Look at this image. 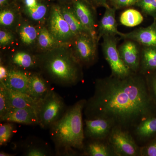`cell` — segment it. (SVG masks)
I'll return each mask as SVG.
<instances>
[{
	"mask_svg": "<svg viewBox=\"0 0 156 156\" xmlns=\"http://www.w3.org/2000/svg\"><path fill=\"white\" fill-rule=\"evenodd\" d=\"M152 100L145 79L137 73L123 78L98 79L94 95L87 100L86 119H106L127 130L150 117Z\"/></svg>",
	"mask_w": 156,
	"mask_h": 156,
	"instance_id": "cell-1",
	"label": "cell"
},
{
	"mask_svg": "<svg viewBox=\"0 0 156 156\" xmlns=\"http://www.w3.org/2000/svg\"><path fill=\"white\" fill-rule=\"evenodd\" d=\"M87 100L81 99L66 109L62 117L50 128L56 154L72 156L83 150L85 144L83 112Z\"/></svg>",
	"mask_w": 156,
	"mask_h": 156,
	"instance_id": "cell-2",
	"label": "cell"
},
{
	"mask_svg": "<svg viewBox=\"0 0 156 156\" xmlns=\"http://www.w3.org/2000/svg\"><path fill=\"white\" fill-rule=\"evenodd\" d=\"M82 66L72 52L58 50H50L42 57L40 67L54 83L71 87L82 80Z\"/></svg>",
	"mask_w": 156,
	"mask_h": 156,
	"instance_id": "cell-3",
	"label": "cell"
},
{
	"mask_svg": "<svg viewBox=\"0 0 156 156\" xmlns=\"http://www.w3.org/2000/svg\"><path fill=\"white\" fill-rule=\"evenodd\" d=\"M66 109L63 98L51 89L41 101L37 111L38 125L44 129L50 128L62 117Z\"/></svg>",
	"mask_w": 156,
	"mask_h": 156,
	"instance_id": "cell-4",
	"label": "cell"
},
{
	"mask_svg": "<svg viewBox=\"0 0 156 156\" xmlns=\"http://www.w3.org/2000/svg\"><path fill=\"white\" fill-rule=\"evenodd\" d=\"M108 139L115 155L136 156L140 155V149L126 129L115 126Z\"/></svg>",
	"mask_w": 156,
	"mask_h": 156,
	"instance_id": "cell-5",
	"label": "cell"
},
{
	"mask_svg": "<svg viewBox=\"0 0 156 156\" xmlns=\"http://www.w3.org/2000/svg\"><path fill=\"white\" fill-rule=\"evenodd\" d=\"M102 48L104 55L111 68L112 75L123 78L131 74L132 71L126 65L120 57L117 47V39L113 36L103 37Z\"/></svg>",
	"mask_w": 156,
	"mask_h": 156,
	"instance_id": "cell-6",
	"label": "cell"
},
{
	"mask_svg": "<svg viewBox=\"0 0 156 156\" xmlns=\"http://www.w3.org/2000/svg\"><path fill=\"white\" fill-rule=\"evenodd\" d=\"M74 56L81 65L89 66L92 64L96 58L97 37L89 33H83L73 39Z\"/></svg>",
	"mask_w": 156,
	"mask_h": 156,
	"instance_id": "cell-7",
	"label": "cell"
},
{
	"mask_svg": "<svg viewBox=\"0 0 156 156\" xmlns=\"http://www.w3.org/2000/svg\"><path fill=\"white\" fill-rule=\"evenodd\" d=\"M49 30L61 44L70 41L75 37L62 15L61 8L58 6H54L51 10Z\"/></svg>",
	"mask_w": 156,
	"mask_h": 156,
	"instance_id": "cell-8",
	"label": "cell"
},
{
	"mask_svg": "<svg viewBox=\"0 0 156 156\" xmlns=\"http://www.w3.org/2000/svg\"><path fill=\"white\" fill-rule=\"evenodd\" d=\"M84 134L91 140H105L114 127V123L106 119H86Z\"/></svg>",
	"mask_w": 156,
	"mask_h": 156,
	"instance_id": "cell-9",
	"label": "cell"
},
{
	"mask_svg": "<svg viewBox=\"0 0 156 156\" xmlns=\"http://www.w3.org/2000/svg\"><path fill=\"white\" fill-rule=\"evenodd\" d=\"M121 37L131 40L144 47H156V19L146 27H140L128 33L120 32Z\"/></svg>",
	"mask_w": 156,
	"mask_h": 156,
	"instance_id": "cell-10",
	"label": "cell"
},
{
	"mask_svg": "<svg viewBox=\"0 0 156 156\" xmlns=\"http://www.w3.org/2000/svg\"><path fill=\"white\" fill-rule=\"evenodd\" d=\"M136 43L128 40L118 48L122 60L133 73H137L140 66V53Z\"/></svg>",
	"mask_w": 156,
	"mask_h": 156,
	"instance_id": "cell-11",
	"label": "cell"
},
{
	"mask_svg": "<svg viewBox=\"0 0 156 156\" xmlns=\"http://www.w3.org/2000/svg\"><path fill=\"white\" fill-rule=\"evenodd\" d=\"M0 120L1 122L26 125L39 124L37 111L31 108H11Z\"/></svg>",
	"mask_w": 156,
	"mask_h": 156,
	"instance_id": "cell-12",
	"label": "cell"
},
{
	"mask_svg": "<svg viewBox=\"0 0 156 156\" xmlns=\"http://www.w3.org/2000/svg\"><path fill=\"white\" fill-rule=\"evenodd\" d=\"M30 76L22 70L10 68L5 80L2 83L8 89L28 94Z\"/></svg>",
	"mask_w": 156,
	"mask_h": 156,
	"instance_id": "cell-13",
	"label": "cell"
},
{
	"mask_svg": "<svg viewBox=\"0 0 156 156\" xmlns=\"http://www.w3.org/2000/svg\"><path fill=\"white\" fill-rule=\"evenodd\" d=\"M74 12L82 24L91 34L97 37L95 31V21L92 9L84 0H75Z\"/></svg>",
	"mask_w": 156,
	"mask_h": 156,
	"instance_id": "cell-14",
	"label": "cell"
},
{
	"mask_svg": "<svg viewBox=\"0 0 156 156\" xmlns=\"http://www.w3.org/2000/svg\"><path fill=\"white\" fill-rule=\"evenodd\" d=\"M105 11L103 17L101 20L98 27V41L105 36L119 35L120 32L118 30L117 23L115 20L116 9L108 5L105 7Z\"/></svg>",
	"mask_w": 156,
	"mask_h": 156,
	"instance_id": "cell-15",
	"label": "cell"
},
{
	"mask_svg": "<svg viewBox=\"0 0 156 156\" xmlns=\"http://www.w3.org/2000/svg\"><path fill=\"white\" fill-rule=\"evenodd\" d=\"M5 87L11 108H31L37 111L42 99L35 100L28 94L16 92Z\"/></svg>",
	"mask_w": 156,
	"mask_h": 156,
	"instance_id": "cell-16",
	"label": "cell"
},
{
	"mask_svg": "<svg viewBox=\"0 0 156 156\" xmlns=\"http://www.w3.org/2000/svg\"><path fill=\"white\" fill-rule=\"evenodd\" d=\"M51 89L48 82L40 74L30 75L28 94L34 99H44Z\"/></svg>",
	"mask_w": 156,
	"mask_h": 156,
	"instance_id": "cell-17",
	"label": "cell"
},
{
	"mask_svg": "<svg viewBox=\"0 0 156 156\" xmlns=\"http://www.w3.org/2000/svg\"><path fill=\"white\" fill-rule=\"evenodd\" d=\"M104 140H92L83 149L84 154L90 156L115 155L109 144Z\"/></svg>",
	"mask_w": 156,
	"mask_h": 156,
	"instance_id": "cell-18",
	"label": "cell"
},
{
	"mask_svg": "<svg viewBox=\"0 0 156 156\" xmlns=\"http://www.w3.org/2000/svg\"><path fill=\"white\" fill-rule=\"evenodd\" d=\"M140 69L142 73L156 69V47H144L140 53Z\"/></svg>",
	"mask_w": 156,
	"mask_h": 156,
	"instance_id": "cell-19",
	"label": "cell"
},
{
	"mask_svg": "<svg viewBox=\"0 0 156 156\" xmlns=\"http://www.w3.org/2000/svg\"><path fill=\"white\" fill-rule=\"evenodd\" d=\"M11 62V65L14 66V68L26 69L34 68L36 66H39L40 67L41 59L37 60L34 57L28 53L18 52L15 53L12 56Z\"/></svg>",
	"mask_w": 156,
	"mask_h": 156,
	"instance_id": "cell-20",
	"label": "cell"
},
{
	"mask_svg": "<svg viewBox=\"0 0 156 156\" xmlns=\"http://www.w3.org/2000/svg\"><path fill=\"white\" fill-rule=\"evenodd\" d=\"M156 133V117H149L135 127V134L140 139H145Z\"/></svg>",
	"mask_w": 156,
	"mask_h": 156,
	"instance_id": "cell-21",
	"label": "cell"
},
{
	"mask_svg": "<svg viewBox=\"0 0 156 156\" xmlns=\"http://www.w3.org/2000/svg\"><path fill=\"white\" fill-rule=\"evenodd\" d=\"M61 9L62 15L69 25L71 30L75 37L83 33H91L89 31L84 27L78 19L73 9H71L67 8H63Z\"/></svg>",
	"mask_w": 156,
	"mask_h": 156,
	"instance_id": "cell-22",
	"label": "cell"
},
{
	"mask_svg": "<svg viewBox=\"0 0 156 156\" xmlns=\"http://www.w3.org/2000/svg\"><path fill=\"white\" fill-rule=\"evenodd\" d=\"M144 17L139 11L134 9H127L121 14L120 21L122 25L134 27L143 22Z\"/></svg>",
	"mask_w": 156,
	"mask_h": 156,
	"instance_id": "cell-23",
	"label": "cell"
},
{
	"mask_svg": "<svg viewBox=\"0 0 156 156\" xmlns=\"http://www.w3.org/2000/svg\"><path fill=\"white\" fill-rule=\"evenodd\" d=\"M40 48L44 50H54L61 44L57 41L48 29H41L38 38Z\"/></svg>",
	"mask_w": 156,
	"mask_h": 156,
	"instance_id": "cell-24",
	"label": "cell"
},
{
	"mask_svg": "<svg viewBox=\"0 0 156 156\" xmlns=\"http://www.w3.org/2000/svg\"><path fill=\"white\" fill-rule=\"evenodd\" d=\"M20 38L23 44L30 45L35 41L37 37L36 28L30 25L23 26L20 31Z\"/></svg>",
	"mask_w": 156,
	"mask_h": 156,
	"instance_id": "cell-25",
	"label": "cell"
},
{
	"mask_svg": "<svg viewBox=\"0 0 156 156\" xmlns=\"http://www.w3.org/2000/svg\"><path fill=\"white\" fill-rule=\"evenodd\" d=\"M14 131L13 123L5 122L0 126V145H5L11 140Z\"/></svg>",
	"mask_w": 156,
	"mask_h": 156,
	"instance_id": "cell-26",
	"label": "cell"
},
{
	"mask_svg": "<svg viewBox=\"0 0 156 156\" xmlns=\"http://www.w3.org/2000/svg\"><path fill=\"white\" fill-rule=\"evenodd\" d=\"M135 5L144 14L156 19V0H138Z\"/></svg>",
	"mask_w": 156,
	"mask_h": 156,
	"instance_id": "cell-27",
	"label": "cell"
},
{
	"mask_svg": "<svg viewBox=\"0 0 156 156\" xmlns=\"http://www.w3.org/2000/svg\"><path fill=\"white\" fill-rule=\"evenodd\" d=\"M11 108L5 88L2 83H0V118L4 116Z\"/></svg>",
	"mask_w": 156,
	"mask_h": 156,
	"instance_id": "cell-28",
	"label": "cell"
},
{
	"mask_svg": "<svg viewBox=\"0 0 156 156\" xmlns=\"http://www.w3.org/2000/svg\"><path fill=\"white\" fill-rule=\"evenodd\" d=\"M26 11L31 18L34 20H39L45 17L47 9L44 5L38 3L34 8H27Z\"/></svg>",
	"mask_w": 156,
	"mask_h": 156,
	"instance_id": "cell-29",
	"label": "cell"
},
{
	"mask_svg": "<svg viewBox=\"0 0 156 156\" xmlns=\"http://www.w3.org/2000/svg\"><path fill=\"white\" fill-rule=\"evenodd\" d=\"M23 155L26 156H47L50 155V152L44 147L37 145L29 146L23 152Z\"/></svg>",
	"mask_w": 156,
	"mask_h": 156,
	"instance_id": "cell-30",
	"label": "cell"
},
{
	"mask_svg": "<svg viewBox=\"0 0 156 156\" xmlns=\"http://www.w3.org/2000/svg\"><path fill=\"white\" fill-rule=\"evenodd\" d=\"M15 15L13 11L10 10H4L0 13V23L3 26L8 27L13 24Z\"/></svg>",
	"mask_w": 156,
	"mask_h": 156,
	"instance_id": "cell-31",
	"label": "cell"
},
{
	"mask_svg": "<svg viewBox=\"0 0 156 156\" xmlns=\"http://www.w3.org/2000/svg\"><path fill=\"white\" fill-rule=\"evenodd\" d=\"M138 0H112V5L116 9H120L135 5Z\"/></svg>",
	"mask_w": 156,
	"mask_h": 156,
	"instance_id": "cell-32",
	"label": "cell"
},
{
	"mask_svg": "<svg viewBox=\"0 0 156 156\" xmlns=\"http://www.w3.org/2000/svg\"><path fill=\"white\" fill-rule=\"evenodd\" d=\"M140 155L143 156H156V141L151 143L140 149Z\"/></svg>",
	"mask_w": 156,
	"mask_h": 156,
	"instance_id": "cell-33",
	"label": "cell"
},
{
	"mask_svg": "<svg viewBox=\"0 0 156 156\" xmlns=\"http://www.w3.org/2000/svg\"><path fill=\"white\" fill-rule=\"evenodd\" d=\"M13 40V36L10 33L5 30L0 31V44L1 46L9 44Z\"/></svg>",
	"mask_w": 156,
	"mask_h": 156,
	"instance_id": "cell-34",
	"label": "cell"
},
{
	"mask_svg": "<svg viewBox=\"0 0 156 156\" xmlns=\"http://www.w3.org/2000/svg\"><path fill=\"white\" fill-rule=\"evenodd\" d=\"M9 69L1 63L0 66V83H4L8 76Z\"/></svg>",
	"mask_w": 156,
	"mask_h": 156,
	"instance_id": "cell-35",
	"label": "cell"
},
{
	"mask_svg": "<svg viewBox=\"0 0 156 156\" xmlns=\"http://www.w3.org/2000/svg\"><path fill=\"white\" fill-rule=\"evenodd\" d=\"M92 5L96 6H103L105 8L108 5L107 3V0H89Z\"/></svg>",
	"mask_w": 156,
	"mask_h": 156,
	"instance_id": "cell-36",
	"label": "cell"
},
{
	"mask_svg": "<svg viewBox=\"0 0 156 156\" xmlns=\"http://www.w3.org/2000/svg\"><path fill=\"white\" fill-rule=\"evenodd\" d=\"M150 87L152 92L156 98V76L153 77L150 81Z\"/></svg>",
	"mask_w": 156,
	"mask_h": 156,
	"instance_id": "cell-37",
	"label": "cell"
},
{
	"mask_svg": "<svg viewBox=\"0 0 156 156\" xmlns=\"http://www.w3.org/2000/svg\"><path fill=\"white\" fill-rule=\"evenodd\" d=\"M24 3L26 9L34 8L38 4L37 0H24Z\"/></svg>",
	"mask_w": 156,
	"mask_h": 156,
	"instance_id": "cell-38",
	"label": "cell"
},
{
	"mask_svg": "<svg viewBox=\"0 0 156 156\" xmlns=\"http://www.w3.org/2000/svg\"><path fill=\"white\" fill-rule=\"evenodd\" d=\"M14 155H15V154L7 153L4 151H1L0 152V156H13Z\"/></svg>",
	"mask_w": 156,
	"mask_h": 156,
	"instance_id": "cell-39",
	"label": "cell"
},
{
	"mask_svg": "<svg viewBox=\"0 0 156 156\" xmlns=\"http://www.w3.org/2000/svg\"><path fill=\"white\" fill-rule=\"evenodd\" d=\"M8 0H0V5L1 7L4 6L7 3Z\"/></svg>",
	"mask_w": 156,
	"mask_h": 156,
	"instance_id": "cell-40",
	"label": "cell"
},
{
	"mask_svg": "<svg viewBox=\"0 0 156 156\" xmlns=\"http://www.w3.org/2000/svg\"><path fill=\"white\" fill-rule=\"evenodd\" d=\"M107 1H108V0H107ZM108 1H112V0H108Z\"/></svg>",
	"mask_w": 156,
	"mask_h": 156,
	"instance_id": "cell-41",
	"label": "cell"
}]
</instances>
